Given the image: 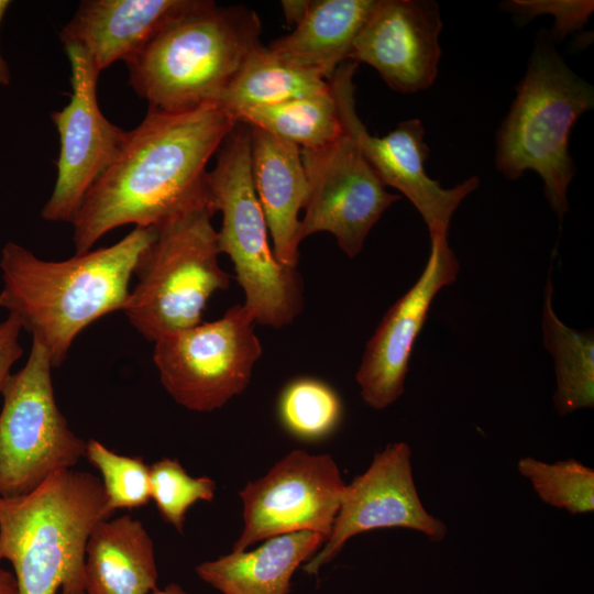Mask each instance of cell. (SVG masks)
Here are the masks:
<instances>
[{
    "label": "cell",
    "instance_id": "cell-8",
    "mask_svg": "<svg viewBox=\"0 0 594 594\" xmlns=\"http://www.w3.org/2000/svg\"><path fill=\"white\" fill-rule=\"evenodd\" d=\"M52 367L46 349L33 340L24 366L1 392L0 497L29 494L85 457L87 442L72 431L56 404Z\"/></svg>",
    "mask_w": 594,
    "mask_h": 594
},
{
    "label": "cell",
    "instance_id": "cell-6",
    "mask_svg": "<svg viewBox=\"0 0 594 594\" xmlns=\"http://www.w3.org/2000/svg\"><path fill=\"white\" fill-rule=\"evenodd\" d=\"M207 186L215 211L222 213L218 246L233 263L244 305L256 323L275 329L290 324L304 307L302 279L298 267L280 264L271 249L252 177L248 124L238 122L222 142Z\"/></svg>",
    "mask_w": 594,
    "mask_h": 594
},
{
    "label": "cell",
    "instance_id": "cell-1",
    "mask_svg": "<svg viewBox=\"0 0 594 594\" xmlns=\"http://www.w3.org/2000/svg\"><path fill=\"white\" fill-rule=\"evenodd\" d=\"M235 124L217 103L183 112L148 108L72 222L76 254L118 227L160 228L212 206L206 166Z\"/></svg>",
    "mask_w": 594,
    "mask_h": 594
},
{
    "label": "cell",
    "instance_id": "cell-23",
    "mask_svg": "<svg viewBox=\"0 0 594 594\" xmlns=\"http://www.w3.org/2000/svg\"><path fill=\"white\" fill-rule=\"evenodd\" d=\"M552 294L549 276L542 310L543 342L554 360L553 405L559 415L565 416L594 406V337L592 330L576 331L557 317Z\"/></svg>",
    "mask_w": 594,
    "mask_h": 594
},
{
    "label": "cell",
    "instance_id": "cell-17",
    "mask_svg": "<svg viewBox=\"0 0 594 594\" xmlns=\"http://www.w3.org/2000/svg\"><path fill=\"white\" fill-rule=\"evenodd\" d=\"M205 0H85L59 32L64 46L77 45L101 73L127 63L165 28L191 13Z\"/></svg>",
    "mask_w": 594,
    "mask_h": 594
},
{
    "label": "cell",
    "instance_id": "cell-21",
    "mask_svg": "<svg viewBox=\"0 0 594 594\" xmlns=\"http://www.w3.org/2000/svg\"><path fill=\"white\" fill-rule=\"evenodd\" d=\"M376 0H315L294 31L267 48L301 68L329 80L350 59L353 42Z\"/></svg>",
    "mask_w": 594,
    "mask_h": 594
},
{
    "label": "cell",
    "instance_id": "cell-20",
    "mask_svg": "<svg viewBox=\"0 0 594 594\" xmlns=\"http://www.w3.org/2000/svg\"><path fill=\"white\" fill-rule=\"evenodd\" d=\"M324 541L312 531L271 537L254 550L205 561L196 574L222 594H288L295 571Z\"/></svg>",
    "mask_w": 594,
    "mask_h": 594
},
{
    "label": "cell",
    "instance_id": "cell-25",
    "mask_svg": "<svg viewBox=\"0 0 594 594\" xmlns=\"http://www.w3.org/2000/svg\"><path fill=\"white\" fill-rule=\"evenodd\" d=\"M277 413L282 426L302 441H317L330 436L342 418V403L326 382L301 376L282 389Z\"/></svg>",
    "mask_w": 594,
    "mask_h": 594
},
{
    "label": "cell",
    "instance_id": "cell-30",
    "mask_svg": "<svg viewBox=\"0 0 594 594\" xmlns=\"http://www.w3.org/2000/svg\"><path fill=\"white\" fill-rule=\"evenodd\" d=\"M21 330L20 322L11 315H8L7 319L0 322V395L12 374L13 364L23 353L19 342Z\"/></svg>",
    "mask_w": 594,
    "mask_h": 594
},
{
    "label": "cell",
    "instance_id": "cell-26",
    "mask_svg": "<svg viewBox=\"0 0 594 594\" xmlns=\"http://www.w3.org/2000/svg\"><path fill=\"white\" fill-rule=\"evenodd\" d=\"M517 469L543 503L571 515L594 510V470L580 461L568 459L548 463L524 457Z\"/></svg>",
    "mask_w": 594,
    "mask_h": 594
},
{
    "label": "cell",
    "instance_id": "cell-22",
    "mask_svg": "<svg viewBox=\"0 0 594 594\" xmlns=\"http://www.w3.org/2000/svg\"><path fill=\"white\" fill-rule=\"evenodd\" d=\"M329 88L320 74L284 61L262 43L246 57L218 105L238 123L246 112Z\"/></svg>",
    "mask_w": 594,
    "mask_h": 594
},
{
    "label": "cell",
    "instance_id": "cell-14",
    "mask_svg": "<svg viewBox=\"0 0 594 594\" xmlns=\"http://www.w3.org/2000/svg\"><path fill=\"white\" fill-rule=\"evenodd\" d=\"M383 528H407L441 542L448 526L424 507L414 481L408 443H388L365 472L344 485L332 530L321 550L302 566L315 575L352 537Z\"/></svg>",
    "mask_w": 594,
    "mask_h": 594
},
{
    "label": "cell",
    "instance_id": "cell-16",
    "mask_svg": "<svg viewBox=\"0 0 594 594\" xmlns=\"http://www.w3.org/2000/svg\"><path fill=\"white\" fill-rule=\"evenodd\" d=\"M440 10L432 0H376L350 59L375 68L400 94L432 86L441 56Z\"/></svg>",
    "mask_w": 594,
    "mask_h": 594
},
{
    "label": "cell",
    "instance_id": "cell-33",
    "mask_svg": "<svg viewBox=\"0 0 594 594\" xmlns=\"http://www.w3.org/2000/svg\"><path fill=\"white\" fill-rule=\"evenodd\" d=\"M0 594H18L14 574L0 568Z\"/></svg>",
    "mask_w": 594,
    "mask_h": 594
},
{
    "label": "cell",
    "instance_id": "cell-7",
    "mask_svg": "<svg viewBox=\"0 0 594 594\" xmlns=\"http://www.w3.org/2000/svg\"><path fill=\"white\" fill-rule=\"evenodd\" d=\"M215 212L202 206L162 224L141 257L123 311L147 340L201 323L209 298L228 289L231 277L219 265Z\"/></svg>",
    "mask_w": 594,
    "mask_h": 594
},
{
    "label": "cell",
    "instance_id": "cell-32",
    "mask_svg": "<svg viewBox=\"0 0 594 594\" xmlns=\"http://www.w3.org/2000/svg\"><path fill=\"white\" fill-rule=\"evenodd\" d=\"M10 3L11 2L9 0H0V24ZM10 81H11V73H10L9 65L7 64V62L4 61L3 56L0 53V85L8 86Z\"/></svg>",
    "mask_w": 594,
    "mask_h": 594
},
{
    "label": "cell",
    "instance_id": "cell-9",
    "mask_svg": "<svg viewBox=\"0 0 594 594\" xmlns=\"http://www.w3.org/2000/svg\"><path fill=\"white\" fill-rule=\"evenodd\" d=\"M255 323L253 312L237 304L220 319L158 338L153 360L170 397L188 410L208 413L245 391L263 351Z\"/></svg>",
    "mask_w": 594,
    "mask_h": 594
},
{
    "label": "cell",
    "instance_id": "cell-28",
    "mask_svg": "<svg viewBox=\"0 0 594 594\" xmlns=\"http://www.w3.org/2000/svg\"><path fill=\"white\" fill-rule=\"evenodd\" d=\"M216 482L191 477L177 459L163 458L150 465V491L164 521L183 534L186 513L197 502H211Z\"/></svg>",
    "mask_w": 594,
    "mask_h": 594
},
{
    "label": "cell",
    "instance_id": "cell-19",
    "mask_svg": "<svg viewBox=\"0 0 594 594\" xmlns=\"http://www.w3.org/2000/svg\"><path fill=\"white\" fill-rule=\"evenodd\" d=\"M154 543L131 515L103 519L86 546V594H150L157 586Z\"/></svg>",
    "mask_w": 594,
    "mask_h": 594
},
{
    "label": "cell",
    "instance_id": "cell-24",
    "mask_svg": "<svg viewBox=\"0 0 594 594\" xmlns=\"http://www.w3.org/2000/svg\"><path fill=\"white\" fill-rule=\"evenodd\" d=\"M239 122L260 128L301 150L324 146L344 131L330 84L327 90L311 96L253 109Z\"/></svg>",
    "mask_w": 594,
    "mask_h": 594
},
{
    "label": "cell",
    "instance_id": "cell-15",
    "mask_svg": "<svg viewBox=\"0 0 594 594\" xmlns=\"http://www.w3.org/2000/svg\"><path fill=\"white\" fill-rule=\"evenodd\" d=\"M430 240L431 250L422 274L387 310L367 342L355 374L362 399L376 410L391 406L404 394L413 348L431 302L459 273V261L447 235Z\"/></svg>",
    "mask_w": 594,
    "mask_h": 594
},
{
    "label": "cell",
    "instance_id": "cell-12",
    "mask_svg": "<svg viewBox=\"0 0 594 594\" xmlns=\"http://www.w3.org/2000/svg\"><path fill=\"white\" fill-rule=\"evenodd\" d=\"M301 158L309 193L300 241L329 232L350 258L355 257L371 229L399 196L386 190L345 130L324 146L301 150Z\"/></svg>",
    "mask_w": 594,
    "mask_h": 594
},
{
    "label": "cell",
    "instance_id": "cell-10",
    "mask_svg": "<svg viewBox=\"0 0 594 594\" xmlns=\"http://www.w3.org/2000/svg\"><path fill=\"white\" fill-rule=\"evenodd\" d=\"M344 481L330 454L293 450L239 492L243 528L232 551L271 537L312 531L324 540L337 517Z\"/></svg>",
    "mask_w": 594,
    "mask_h": 594
},
{
    "label": "cell",
    "instance_id": "cell-34",
    "mask_svg": "<svg viewBox=\"0 0 594 594\" xmlns=\"http://www.w3.org/2000/svg\"><path fill=\"white\" fill-rule=\"evenodd\" d=\"M152 594H188V593L178 584L170 583L162 590L156 588Z\"/></svg>",
    "mask_w": 594,
    "mask_h": 594
},
{
    "label": "cell",
    "instance_id": "cell-4",
    "mask_svg": "<svg viewBox=\"0 0 594 594\" xmlns=\"http://www.w3.org/2000/svg\"><path fill=\"white\" fill-rule=\"evenodd\" d=\"M257 14L213 1L172 23L125 63L129 85L150 108L183 112L217 103L261 44Z\"/></svg>",
    "mask_w": 594,
    "mask_h": 594
},
{
    "label": "cell",
    "instance_id": "cell-11",
    "mask_svg": "<svg viewBox=\"0 0 594 594\" xmlns=\"http://www.w3.org/2000/svg\"><path fill=\"white\" fill-rule=\"evenodd\" d=\"M358 65L345 61L328 80L344 130L383 185L399 190L419 211L430 238L447 235L453 212L479 187V177L472 176L450 189L430 178L425 169L430 151L419 119L402 121L383 136L370 134L355 111L353 75Z\"/></svg>",
    "mask_w": 594,
    "mask_h": 594
},
{
    "label": "cell",
    "instance_id": "cell-3",
    "mask_svg": "<svg viewBox=\"0 0 594 594\" xmlns=\"http://www.w3.org/2000/svg\"><path fill=\"white\" fill-rule=\"evenodd\" d=\"M101 480L59 470L19 497H0V561L14 570L18 594H86V546L108 519Z\"/></svg>",
    "mask_w": 594,
    "mask_h": 594
},
{
    "label": "cell",
    "instance_id": "cell-18",
    "mask_svg": "<svg viewBox=\"0 0 594 594\" xmlns=\"http://www.w3.org/2000/svg\"><path fill=\"white\" fill-rule=\"evenodd\" d=\"M250 127L254 188L273 241L276 260L288 267L299 263V212L309 187L301 148L260 128Z\"/></svg>",
    "mask_w": 594,
    "mask_h": 594
},
{
    "label": "cell",
    "instance_id": "cell-2",
    "mask_svg": "<svg viewBox=\"0 0 594 594\" xmlns=\"http://www.w3.org/2000/svg\"><path fill=\"white\" fill-rule=\"evenodd\" d=\"M157 228L135 227L116 244L65 261H45L15 242L1 250L0 307L51 356L66 359L76 337L97 319L123 310L135 268Z\"/></svg>",
    "mask_w": 594,
    "mask_h": 594
},
{
    "label": "cell",
    "instance_id": "cell-29",
    "mask_svg": "<svg viewBox=\"0 0 594 594\" xmlns=\"http://www.w3.org/2000/svg\"><path fill=\"white\" fill-rule=\"evenodd\" d=\"M503 4L525 21L541 14L554 16L553 28L549 31L553 42L581 30L594 10V2L588 0H512Z\"/></svg>",
    "mask_w": 594,
    "mask_h": 594
},
{
    "label": "cell",
    "instance_id": "cell-27",
    "mask_svg": "<svg viewBox=\"0 0 594 594\" xmlns=\"http://www.w3.org/2000/svg\"><path fill=\"white\" fill-rule=\"evenodd\" d=\"M85 457L100 472L108 517L118 509L145 506L151 499L150 465L141 457L121 455L90 439Z\"/></svg>",
    "mask_w": 594,
    "mask_h": 594
},
{
    "label": "cell",
    "instance_id": "cell-13",
    "mask_svg": "<svg viewBox=\"0 0 594 594\" xmlns=\"http://www.w3.org/2000/svg\"><path fill=\"white\" fill-rule=\"evenodd\" d=\"M64 48L72 70V96L67 106L51 114L61 148L55 185L41 217L72 223L89 189L114 161L128 132L102 114L97 100L100 73L88 53L77 45Z\"/></svg>",
    "mask_w": 594,
    "mask_h": 594
},
{
    "label": "cell",
    "instance_id": "cell-31",
    "mask_svg": "<svg viewBox=\"0 0 594 594\" xmlns=\"http://www.w3.org/2000/svg\"><path fill=\"white\" fill-rule=\"evenodd\" d=\"M284 11V15L289 25L294 28L304 18L309 1L308 0H284L280 2Z\"/></svg>",
    "mask_w": 594,
    "mask_h": 594
},
{
    "label": "cell",
    "instance_id": "cell-5",
    "mask_svg": "<svg viewBox=\"0 0 594 594\" xmlns=\"http://www.w3.org/2000/svg\"><path fill=\"white\" fill-rule=\"evenodd\" d=\"M516 92L496 134V168L509 180L528 169L537 173L546 199L561 218L575 174L569 138L576 120L594 107L593 86L566 65L549 31L542 30Z\"/></svg>",
    "mask_w": 594,
    "mask_h": 594
}]
</instances>
